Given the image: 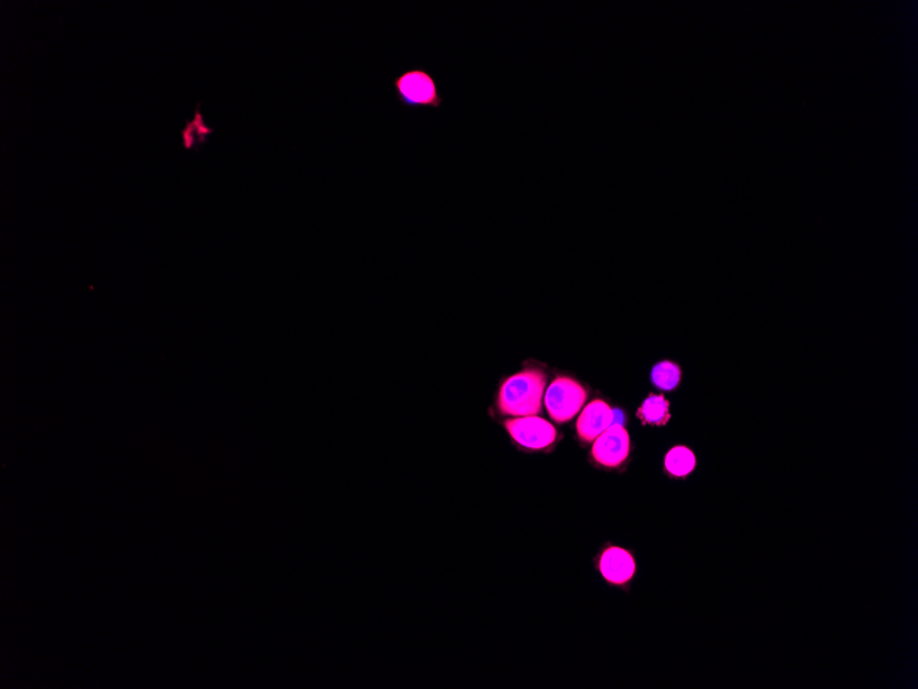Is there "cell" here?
Here are the masks:
<instances>
[{"instance_id":"1","label":"cell","mask_w":918,"mask_h":689,"mask_svg":"<svg viewBox=\"0 0 918 689\" xmlns=\"http://www.w3.org/2000/svg\"><path fill=\"white\" fill-rule=\"evenodd\" d=\"M547 384L546 373L528 368L509 376L499 386L495 408L501 416H538L542 412Z\"/></svg>"},{"instance_id":"2","label":"cell","mask_w":918,"mask_h":689,"mask_svg":"<svg viewBox=\"0 0 918 689\" xmlns=\"http://www.w3.org/2000/svg\"><path fill=\"white\" fill-rule=\"evenodd\" d=\"M396 100L409 111L440 109L444 98L438 80L424 67L406 69L394 79Z\"/></svg>"},{"instance_id":"3","label":"cell","mask_w":918,"mask_h":689,"mask_svg":"<svg viewBox=\"0 0 918 689\" xmlns=\"http://www.w3.org/2000/svg\"><path fill=\"white\" fill-rule=\"evenodd\" d=\"M586 388L572 377L558 376L545 394V406L550 419L558 424L568 423L582 410L587 401Z\"/></svg>"},{"instance_id":"4","label":"cell","mask_w":918,"mask_h":689,"mask_svg":"<svg viewBox=\"0 0 918 689\" xmlns=\"http://www.w3.org/2000/svg\"><path fill=\"white\" fill-rule=\"evenodd\" d=\"M505 430L517 445L530 450H545L557 439L553 424L538 416L512 417L503 421Z\"/></svg>"},{"instance_id":"5","label":"cell","mask_w":918,"mask_h":689,"mask_svg":"<svg viewBox=\"0 0 918 689\" xmlns=\"http://www.w3.org/2000/svg\"><path fill=\"white\" fill-rule=\"evenodd\" d=\"M631 442L629 431L622 424H612L593 442L591 458L594 463L604 468H619L630 456Z\"/></svg>"},{"instance_id":"6","label":"cell","mask_w":918,"mask_h":689,"mask_svg":"<svg viewBox=\"0 0 918 689\" xmlns=\"http://www.w3.org/2000/svg\"><path fill=\"white\" fill-rule=\"evenodd\" d=\"M597 567L605 581L615 586L629 585L637 574V563L633 553L615 545H608L602 549Z\"/></svg>"},{"instance_id":"7","label":"cell","mask_w":918,"mask_h":689,"mask_svg":"<svg viewBox=\"0 0 918 689\" xmlns=\"http://www.w3.org/2000/svg\"><path fill=\"white\" fill-rule=\"evenodd\" d=\"M615 423V412L607 402L602 399H594L587 403L585 409L580 413L576 431L580 441L583 443H593L598 436L608 430Z\"/></svg>"},{"instance_id":"8","label":"cell","mask_w":918,"mask_h":689,"mask_svg":"<svg viewBox=\"0 0 918 689\" xmlns=\"http://www.w3.org/2000/svg\"><path fill=\"white\" fill-rule=\"evenodd\" d=\"M637 417L644 425L664 427L671 420L670 401L664 395L651 394L638 409Z\"/></svg>"},{"instance_id":"9","label":"cell","mask_w":918,"mask_h":689,"mask_svg":"<svg viewBox=\"0 0 918 689\" xmlns=\"http://www.w3.org/2000/svg\"><path fill=\"white\" fill-rule=\"evenodd\" d=\"M212 133L214 130L205 124L200 105H197L193 119L186 122L185 127L182 128V146L186 150H198L200 146L207 144L209 135Z\"/></svg>"},{"instance_id":"10","label":"cell","mask_w":918,"mask_h":689,"mask_svg":"<svg viewBox=\"0 0 918 689\" xmlns=\"http://www.w3.org/2000/svg\"><path fill=\"white\" fill-rule=\"evenodd\" d=\"M664 467L674 478H686L696 468V456L689 447L675 446L666 454Z\"/></svg>"},{"instance_id":"11","label":"cell","mask_w":918,"mask_h":689,"mask_svg":"<svg viewBox=\"0 0 918 689\" xmlns=\"http://www.w3.org/2000/svg\"><path fill=\"white\" fill-rule=\"evenodd\" d=\"M682 380V370L671 361L659 362L652 370V383L663 391H674Z\"/></svg>"}]
</instances>
